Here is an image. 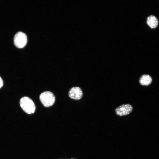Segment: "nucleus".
I'll return each instance as SVG.
<instances>
[{
	"mask_svg": "<svg viewBox=\"0 0 159 159\" xmlns=\"http://www.w3.org/2000/svg\"><path fill=\"white\" fill-rule=\"evenodd\" d=\"M69 97L72 99L79 100L81 99L82 97V91L80 87H74L69 90Z\"/></svg>",
	"mask_w": 159,
	"mask_h": 159,
	"instance_id": "obj_5",
	"label": "nucleus"
},
{
	"mask_svg": "<svg viewBox=\"0 0 159 159\" xmlns=\"http://www.w3.org/2000/svg\"><path fill=\"white\" fill-rule=\"evenodd\" d=\"M39 99L43 105L46 107H49L52 105L55 100L54 94L48 91L42 93L40 95Z\"/></svg>",
	"mask_w": 159,
	"mask_h": 159,
	"instance_id": "obj_2",
	"label": "nucleus"
},
{
	"mask_svg": "<svg viewBox=\"0 0 159 159\" xmlns=\"http://www.w3.org/2000/svg\"><path fill=\"white\" fill-rule=\"evenodd\" d=\"M147 23L150 28H155L158 25V21L155 16L153 15H150L147 18Z\"/></svg>",
	"mask_w": 159,
	"mask_h": 159,
	"instance_id": "obj_6",
	"label": "nucleus"
},
{
	"mask_svg": "<svg viewBox=\"0 0 159 159\" xmlns=\"http://www.w3.org/2000/svg\"><path fill=\"white\" fill-rule=\"evenodd\" d=\"M139 81L142 85L148 86L151 84L152 81V79L149 75L143 74L140 78Z\"/></svg>",
	"mask_w": 159,
	"mask_h": 159,
	"instance_id": "obj_7",
	"label": "nucleus"
},
{
	"mask_svg": "<svg viewBox=\"0 0 159 159\" xmlns=\"http://www.w3.org/2000/svg\"><path fill=\"white\" fill-rule=\"evenodd\" d=\"M132 109L133 107L131 105L129 104H124L117 107L115 110V112L117 115L122 116L129 114Z\"/></svg>",
	"mask_w": 159,
	"mask_h": 159,
	"instance_id": "obj_4",
	"label": "nucleus"
},
{
	"mask_svg": "<svg viewBox=\"0 0 159 159\" xmlns=\"http://www.w3.org/2000/svg\"><path fill=\"white\" fill-rule=\"evenodd\" d=\"M14 40L16 47L19 48H22L26 46L27 43V37L25 33L19 32L15 34Z\"/></svg>",
	"mask_w": 159,
	"mask_h": 159,
	"instance_id": "obj_3",
	"label": "nucleus"
},
{
	"mask_svg": "<svg viewBox=\"0 0 159 159\" xmlns=\"http://www.w3.org/2000/svg\"><path fill=\"white\" fill-rule=\"evenodd\" d=\"M71 159H74V158H72Z\"/></svg>",
	"mask_w": 159,
	"mask_h": 159,
	"instance_id": "obj_9",
	"label": "nucleus"
},
{
	"mask_svg": "<svg viewBox=\"0 0 159 159\" xmlns=\"http://www.w3.org/2000/svg\"><path fill=\"white\" fill-rule=\"evenodd\" d=\"M20 105L23 110L28 114H32L35 111L36 107L34 103L27 97H24L21 99Z\"/></svg>",
	"mask_w": 159,
	"mask_h": 159,
	"instance_id": "obj_1",
	"label": "nucleus"
},
{
	"mask_svg": "<svg viewBox=\"0 0 159 159\" xmlns=\"http://www.w3.org/2000/svg\"><path fill=\"white\" fill-rule=\"evenodd\" d=\"M3 85V82L0 76V88H1Z\"/></svg>",
	"mask_w": 159,
	"mask_h": 159,
	"instance_id": "obj_8",
	"label": "nucleus"
}]
</instances>
